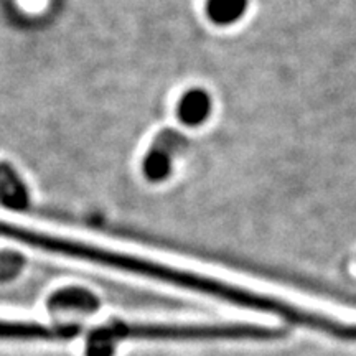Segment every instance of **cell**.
<instances>
[{
  "label": "cell",
  "instance_id": "2",
  "mask_svg": "<svg viewBox=\"0 0 356 356\" xmlns=\"http://www.w3.org/2000/svg\"><path fill=\"white\" fill-rule=\"evenodd\" d=\"M185 137L178 131L160 132L142 162V172L150 181H162L170 175L173 159L185 147Z\"/></svg>",
  "mask_w": 356,
  "mask_h": 356
},
{
  "label": "cell",
  "instance_id": "3",
  "mask_svg": "<svg viewBox=\"0 0 356 356\" xmlns=\"http://www.w3.org/2000/svg\"><path fill=\"white\" fill-rule=\"evenodd\" d=\"M101 302L95 292L83 287H66L56 291L48 299V310L55 315H91Z\"/></svg>",
  "mask_w": 356,
  "mask_h": 356
},
{
  "label": "cell",
  "instance_id": "1",
  "mask_svg": "<svg viewBox=\"0 0 356 356\" xmlns=\"http://www.w3.org/2000/svg\"><path fill=\"white\" fill-rule=\"evenodd\" d=\"M0 238H7L12 239V241L29 244L32 248L55 252V254L89 261L95 262V264L142 275V277L160 280V282L172 284V286L184 287L188 289V291L231 302L234 305L248 307V309H254L257 302L256 292L244 291V289L221 282V280L204 277V275H198L193 273H186V270L175 269V267L155 264V262L140 259V257L136 256L121 254V252H113L108 251V249L89 246V244L84 243L70 241V239L56 238V236L37 233V231L20 228V226L8 225V222L0 221Z\"/></svg>",
  "mask_w": 356,
  "mask_h": 356
},
{
  "label": "cell",
  "instance_id": "4",
  "mask_svg": "<svg viewBox=\"0 0 356 356\" xmlns=\"http://www.w3.org/2000/svg\"><path fill=\"white\" fill-rule=\"evenodd\" d=\"M0 203L12 210H25L30 203L25 181L7 162H0Z\"/></svg>",
  "mask_w": 356,
  "mask_h": 356
},
{
  "label": "cell",
  "instance_id": "6",
  "mask_svg": "<svg viewBox=\"0 0 356 356\" xmlns=\"http://www.w3.org/2000/svg\"><path fill=\"white\" fill-rule=\"evenodd\" d=\"M249 0H207V15L216 25H231L241 20Z\"/></svg>",
  "mask_w": 356,
  "mask_h": 356
},
{
  "label": "cell",
  "instance_id": "5",
  "mask_svg": "<svg viewBox=\"0 0 356 356\" xmlns=\"http://www.w3.org/2000/svg\"><path fill=\"white\" fill-rule=\"evenodd\" d=\"M213 109V101L204 89L193 88L186 91L178 101L177 114L180 121L186 126H200L210 118Z\"/></svg>",
  "mask_w": 356,
  "mask_h": 356
},
{
  "label": "cell",
  "instance_id": "7",
  "mask_svg": "<svg viewBox=\"0 0 356 356\" xmlns=\"http://www.w3.org/2000/svg\"><path fill=\"white\" fill-rule=\"evenodd\" d=\"M25 259L19 252L0 251V282L15 279L22 273Z\"/></svg>",
  "mask_w": 356,
  "mask_h": 356
}]
</instances>
